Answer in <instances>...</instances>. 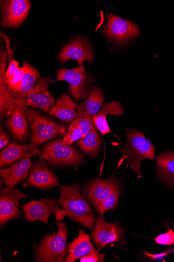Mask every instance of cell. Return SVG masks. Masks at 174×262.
Returning a JSON list of instances; mask_svg holds the SVG:
<instances>
[{"label":"cell","mask_w":174,"mask_h":262,"mask_svg":"<svg viewBox=\"0 0 174 262\" xmlns=\"http://www.w3.org/2000/svg\"><path fill=\"white\" fill-rule=\"evenodd\" d=\"M60 196L58 204L67 213L71 220L88 227L93 228L95 214L93 209L80 192L79 184L63 185L60 187Z\"/></svg>","instance_id":"6da1fadb"},{"label":"cell","mask_w":174,"mask_h":262,"mask_svg":"<svg viewBox=\"0 0 174 262\" xmlns=\"http://www.w3.org/2000/svg\"><path fill=\"white\" fill-rule=\"evenodd\" d=\"M125 131L126 142L119 150L131 171L141 178V161L145 159L154 160L156 149L143 133L135 129H128Z\"/></svg>","instance_id":"7a4b0ae2"},{"label":"cell","mask_w":174,"mask_h":262,"mask_svg":"<svg viewBox=\"0 0 174 262\" xmlns=\"http://www.w3.org/2000/svg\"><path fill=\"white\" fill-rule=\"evenodd\" d=\"M30 127L31 142L40 146L57 138L63 137L68 127L63 123L57 122L40 111L24 108Z\"/></svg>","instance_id":"3957f363"},{"label":"cell","mask_w":174,"mask_h":262,"mask_svg":"<svg viewBox=\"0 0 174 262\" xmlns=\"http://www.w3.org/2000/svg\"><path fill=\"white\" fill-rule=\"evenodd\" d=\"M39 159L45 160L51 168L82 166L87 164L84 156L72 145L63 144V137L46 143L41 150Z\"/></svg>","instance_id":"277c9868"},{"label":"cell","mask_w":174,"mask_h":262,"mask_svg":"<svg viewBox=\"0 0 174 262\" xmlns=\"http://www.w3.org/2000/svg\"><path fill=\"white\" fill-rule=\"evenodd\" d=\"M57 234L45 235L35 249V260L41 262H63L68 254V228L62 222L57 223Z\"/></svg>","instance_id":"5b68a950"},{"label":"cell","mask_w":174,"mask_h":262,"mask_svg":"<svg viewBox=\"0 0 174 262\" xmlns=\"http://www.w3.org/2000/svg\"><path fill=\"white\" fill-rule=\"evenodd\" d=\"M57 72V80L69 83V93L74 100L79 102L87 99L94 78L84 66L72 69L61 68Z\"/></svg>","instance_id":"8992f818"},{"label":"cell","mask_w":174,"mask_h":262,"mask_svg":"<svg viewBox=\"0 0 174 262\" xmlns=\"http://www.w3.org/2000/svg\"><path fill=\"white\" fill-rule=\"evenodd\" d=\"M57 203V200L53 198H43L28 202L21 207L24 220L31 223L40 221L48 225L49 217L54 216L57 221H61L67 216L68 213L65 210L59 208Z\"/></svg>","instance_id":"52a82bcc"},{"label":"cell","mask_w":174,"mask_h":262,"mask_svg":"<svg viewBox=\"0 0 174 262\" xmlns=\"http://www.w3.org/2000/svg\"><path fill=\"white\" fill-rule=\"evenodd\" d=\"M107 21L102 29L109 39L119 45H126L140 34L136 24L124 19L118 15L107 12Z\"/></svg>","instance_id":"ba28073f"},{"label":"cell","mask_w":174,"mask_h":262,"mask_svg":"<svg viewBox=\"0 0 174 262\" xmlns=\"http://www.w3.org/2000/svg\"><path fill=\"white\" fill-rule=\"evenodd\" d=\"M26 194L15 187L7 186L0 190V227L21 215L19 201Z\"/></svg>","instance_id":"9c48e42d"},{"label":"cell","mask_w":174,"mask_h":262,"mask_svg":"<svg viewBox=\"0 0 174 262\" xmlns=\"http://www.w3.org/2000/svg\"><path fill=\"white\" fill-rule=\"evenodd\" d=\"M94 51L92 44L85 38L79 37L70 41L61 50L57 56V60L62 64L73 60L79 66H83L85 61L90 64L94 59Z\"/></svg>","instance_id":"30bf717a"},{"label":"cell","mask_w":174,"mask_h":262,"mask_svg":"<svg viewBox=\"0 0 174 262\" xmlns=\"http://www.w3.org/2000/svg\"><path fill=\"white\" fill-rule=\"evenodd\" d=\"M1 8L2 27L17 29L27 18L31 3L29 0H6L1 2Z\"/></svg>","instance_id":"8fae6325"},{"label":"cell","mask_w":174,"mask_h":262,"mask_svg":"<svg viewBox=\"0 0 174 262\" xmlns=\"http://www.w3.org/2000/svg\"><path fill=\"white\" fill-rule=\"evenodd\" d=\"M123 233L124 231L119 223H107L104 217L99 215L95 220L91 237L98 248L101 249L110 244L125 240Z\"/></svg>","instance_id":"7c38bea8"},{"label":"cell","mask_w":174,"mask_h":262,"mask_svg":"<svg viewBox=\"0 0 174 262\" xmlns=\"http://www.w3.org/2000/svg\"><path fill=\"white\" fill-rule=\"evenodd\" d=\"M53 81L48 77H40L30 91L24 102L26 107H31L49 113L55 105L56 100L48 91Z\"/></svg>","instance_id":"4fadbf2b"},{"label":"cell","mask_w":174,"mask_h":262,"mask_svg":"<svg viewBox=\"0 0 174 262\" xmlns=\"http://www.w3.org/2000/svg\"><path fill=\"white\" fill-rule=\"evenodd\" d=\"M48 166L45 160L40 159L33 163L26 185L44 190L60 186L59 179L49 170Z\"/></svg>","instance_id":"5bb4252c"},{"label":"cell","mask_w":174,"mask_h":262,"mask_svg":"<svg viewBox=\"0 0 174 262\" xmlns=\"http://www.w3.org/2000/svg\"><path fill=\"white\" fill-rule=\"evenodd\" d=\"M119 187L120 183L114 177L104 180L97 178L84 186L83 196L95 207Z\"/></svg>","instance_id":"9a60e30c"},{"label":"cell","mask_w":174,"mask_h":262,"mask_svg":"<svg viewBox=\"0 0 174 262\" xmlns=\"http://www.w3.org/2000/svg\"><path fill=\"white\" fill-rule=\"evenodd\" d=\"M26 107L23 103H17L6 123L7 129L12 135L13 140L20 144L29 140V124L24 112Z\"/></svg>","instance_id":"2e32d148"},{"label":"cell","mask_w":174,"mask_h":262,"mask_svg":"<svg viewBox=\"0 0 174 262\" xmlns=\"http://www.w3.org/2000/svg\"><path fill=\"white\" fill-rule=\"evenodd\" d=\"M40 154L38 146L32 143L19 145L12 141L0 154V166L2 168L9 167L13 163L26 158H31Z\"/></svg>","instance_id":"e0dca14e"},{"label":"cell","mask_w":174,"mask_h":262,"mask_svg":"<svg viewBox=\"0 0 174 262\" xmlns=\"http://www.w3.org/2000/svg\"><path fill=\"white\" fill-rule=\"evenodd\" d=\"M30 158H26L0 170V176L7 186L15 187L28 178L32 166Z\"/></svg>","instance_id":"ac0fdd59"},{"label":"cell","mask_w":174,"mask_h":262,"mask_svg":"<svg viewBox=\"0 0 174 262\" xmlns=\"http://www.w3.org/2000/svg\"><path fill=\"white\" fill-rule=\"evenodd\" d=\"M49 114L65 123L70 124L79 117L77 104L66 93L60 95L55 106L49 110Z\"/></svg>","instance_id":"d6986e66"},{"label":"cell","mask_w":174,"mask_h":262,"mask_svg":"<svg viewBox=\"0 0 174 262\" xmlns=\"http://www.w3.org/2000/svg\"><path fill=\"white\" fill-rule=\"evenodd\" d=\"M105 101V94L98 86H93L87 99L82 103L77 104L79 117H91L102 110Z\"/></svg>","instance_id":"ffe728a7"},{"label":"cell","mask_w":174,"mask_h":262,"mask_svg":"<svg viewBox=\"0 0 174 262\" xmlns=\"http://www.w3.org/2000/svg\"><path fill=\"white\" fill-rule=\"evenodd\" d=\"M67 248L68 255L65 260L66 262H74L96 250L90 242L89 235L84 232L83 229L79 231L78 236L67 245Z\"/></svg>","instance_id":"44dd1931"},{"label":"cell","mask_w":174,"mask_h":262,"mask_svg":"<svg viewBox=\"0 0 174 262\" xmlns=\"http://www.w3.org/2000/svg\"><path fill=\"white\" fill-rule=\"evenodd\" d=\"M123 114H125V111L121 103L114 101L104 105L100 112L92 117L97 130L104 136L111 133L107 121V115H113L118 117Z\"/></svg>","instance_id":"7402d4cb"},{"label":"cell","mask_w":174,"mask_h":262,"mask_svg":"<svg viewBox=\"0 0 174 262\" xmlns=\"http://www.w3.org/2000/svg\"><path fill=\"white\" fill-rule=\"evenodd\" d=\"M156 167L159 178L169 186L174 187V151L160 154Z\"/></svg>","instance_id":"603a6c76"},{"label":"cell","mask_w":174,"mask_h":262,"mask_svg":"<svg viewBox=\"0 0 174 262\" xmlns=\"http://www.w3.org/2000/svg\"><path fill=\"white\" fill-rule=\"evenodd\" d=\"M22 66L24 68V72L23 81L18 94L17 102L24 104L28 93L40 78V74L37 69L26 61H23Z\"/></svg>","instance_id":"cb8c5ba5"},{"label":"cell","mask_w":174,"mask_h":262,"mask_svg":"<svg viewBox=\"0 0 174 262\" xmlns=\"http://www.w3.org/2000/svg\"><path fill=\"white\" fill-rule=\"evenodd\" d=\"M97 129L89 132L77 142V146L84 154L92 157H96L102 147V140Z\"/></svg>","instance_id":"d4e9b609"},{"label":"cell","mask_w":174,"mask_h":262,"mask_svg":"<svg viewBox=\"0 0 174 262\" xmlns=\"http://www.w3.org/2000/svg\"><path fill=\"white\" fill-rule=\"evenodd\" d=\"M120 195V187L114 190L107 198L98 204L94 207L99 213V215L104 217V213L108 210L114 208L118 204Z\"/></svg>","instance_id":"484cf974"},{"label":"cell","mask_w":174,"mask_h":262,"mask_svg":"<svg viewBox=\"0 0 174 262\" xmlns=\"http://www.w3.org/2000/svg\"><path fill=\"white\" fill-rule=\"evenodd\" d=\"M83 134L81 128L73 121L68 127L67 132L63 137V144L66 146L71 145L74 142L83 138Z\"/></svg>","instance_id":"4316f807"},{"label":"cell","mask_w":174,"mask_h":262,"mask_svg":"<svg viewBox=\"0 0 174 262\" xmlns=\"http://www.w3.org/2000/svg\"><path fill=\"white\" fill-rule=\"evenodd\" d=\"M81 128L83 137L89 132L93 129H97L92 117H78L74 120Z\"/></svg>","instance_id":"83f0119b"},{"label":"cell","mask_w":174,"mask_h":262,"mask_svg":"<svg viewBox=\"0 0 174 262\" xmlns=\"http://www.w3.org/2000/svg\"><path fill=\"white\" fill-rule=\"evenodd\" d=\"M156 242L160 245H170L174 244V232L169 229L168 231L157 236L155 239Z\"/></svg>","instance_id":"f1b7e54d"},{"label":"cell","mask_w":174,"mask_h":262,"mask_svg":"<svg viewBox=\"0 0 174 262\" xmlns=\"http://www.w3.org/2000/svg\"><path fill=\"white\" fill-rule=\"evenodd\" d=\"M105 255L98 253L96 250L93 251L86 256L81 258V262H103L105 260Z\"/></svg>","instance_id":"f546056e"},{"label":"cell","mask_w":174,"mask_h":262,"mask_svg":"<svg viewBox=\"0 0 174 262\" xmlns=\"http://www.w3.org/2000/svg\"><path fill=\"white\" fill-rule=\"evenodd\" d=\"M11 134L9 133L6 129L1 126L0 128V149L4 148L10 141Z\"/></svg>","instance_id":"4dcf8cb0"},{"label":"cell","mask_w":174,"mask_h":262,"mask_svg":"<svg viewBox=\"0 0 174 262\" xmlns=\"http://www.w3.org/2000/svg\"><path fill=\"white\" fill-rule=\"evenodd\" d=\"M173 227H174V223H173ZM173 232H174V231H173Z\"/></svg>","instance_id":"1f68e13d"}]
</instances>
